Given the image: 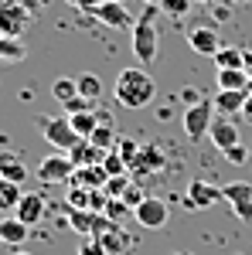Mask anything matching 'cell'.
I'll return each instance as SVG.
<instances>
[{"mask_svg":"<svg viewBox=\"0 0 252 255\" xmlns=\"http://www.w3.org/2000/svg\"><path fill=\"white\" fill-rule=\"evenodd\" d=\"M113 96L123 109H147V106H154L157 99V82L150 72H143L140 65L133 68H123L113 82Z\"/></svg>","mask_w":252,"mask_h":255,"instance_id":"1","label":"cell"},{"mask_svg":"<svg viewBox=\"0 0 252 255\" xmlns=\"http://www.w3.org/2000/svg\"><path fill=\"white\" fill-rule=\"evenodd\" d=\"M157 7L147 3V10L136 17L133 24V55L140 65H154L157 51H160V38H157Z\"/></svg>","mask_w":252,"mask_h":255,"instance_id":"2","label":"cell"},{"mask_svg":"<svg viewBox=\"0 0 252 255\" xmlns=\"http://www.w3.org/2000/svg\"><path fill=\"white\" fill-rule=\"evenodd\" d=\"M38 129H41V136L48 139L55 150H61V153H68L78 139H82L75 129H72L68 116H38Z\"/></svg>","mask_w":252,"mask_h":255,"instance_id":"3","label":"cell"},{"mask_svg":"<svg viewBox=\"0 0 252 255\" xmlns=\"http://www.w3.org/2000/svg\"><path fill=\"white\" fill-rule=\"evenodd\" d=\"M222 201V187H215L208 180H191L188 191H184V211H208Z\"/></svg>","mask_w":252,"mask_h":255,"instance_id":"4","label":"cell"},{"mask_svg":"<svg viewBox=\"0 0 252 255\" xmlns=\"http://www.w3.org/2000/svg\"><path fill=\"white\" fill-rule=\"evenodd\" d=\"M184 136L188 139H205L208 136V129H212L215 123V106L212 102H198L191 109H184Z\"/></svg>","mask_w":252,"mask_h":255,"instance_id":"5","label":"cell"},{"mask_svg":"<svg viewBox=\"0 0 252 255\" xmlns=\"http://www.w3.org/2000/svg\"><path fill=\"white\" fill-rule=\"evenodd\" d=\"M133 218H136L140 228L160 232V228L167 225V218H171V208H167V201H160V197H143V204L133 208Z\"/></svg>","mask_w":252,"mask_h":255,"instance_id":"6","label":"cell"},{"mask_svg":"<svg viewBox=\"0 0 252 255\" xmlns=\"http://www.w3.org/2000/svg\"><path fill=\"white\" fill-rule=\"evenodd\" d=\"M72 174H75V163H72V157H65V153H51V157H44L38 163L41 184H68Z\"/></svg>","mask_w":252,"mask_h":255,"instance_id":"7","label":"cell"},{"mask_svg":"<svg viewBox=\"0 0 252 255\" xmlns=\"http://www.w3.org/2000/svg\"><path fill=\"white\" fill-rule=\"evenodd\" d=\"M92 14H96L99 24H106V27H113V31H123V27H133L136 24L133 14L126 10V3H119V0H102Z\"/></svg>","mask_w":252,"mask_h":255,"instance_id":"8","label":"cell"},{"mask_svg":"<svg viewBox=\"0 0 252 255\" xmlns=\"http://www.w3.org/2000/svg\"><path fill=\"white\" fill-rule=\"evenodd\" d=\"M208 139H212L215 146L225 153V150L239 146V126H235L229 116H218V119L212 123V129H208Z\"/></svg>","mask_w":252,"mask_h":255,"instance_id":"9","label":"cell"},{"mask_svg":"<svg viewBox=\"0 0 252 255\" xmlns=\"http://www.w3.org/2000/svg\"><path fill=\"white\" fill-rule=\"evenodd\" d=\"M188 44H191V51H198V55L215 58V55H218V48H222V38H218V31H215V27H194L191 34H188Z\"/></svg>","mask_w":252,"mask_h":255,"instance_id":"10","label":"cell"},{"mask_svg":"<svg viewBox=\"0 0 252 255\" xmlns=\"http://www.w3.org/2000/svg\"><path fill=\"white\" fill-rule=\"evenodd\" d=\"M106 180H109V174H106V167L102 163H96V167H75V174H72V187H82V191H102L106 187Z\"/></svg>","mask_w":252,"mask_h":255,"instance_id":"11","label":"cell"},{"mask_svg":"<svg viewBox=\"0 0 252 255\" xmlns=\"http://www.w3.org/2000/svg\"><path fill=\"white\" fill-rule=\"evenodd\" d=\"M215 82H218V92H252V79L246 68H218Z\"/></svg>","mask_w":252,"mask_h":255,"instance_id":"12","label":"cell"},{"mask_svg":"<svg viewBox=\"0 0 252 255\" xmlns=\"http://www.w3.org/2000/svg\"><path fill=\"white\" fill-rule=\"evenodd\" d=\"M44 211H48V204H44V197H41V194H24V197H20V204L14 208V218H20L27 228H34L41 218H44Z\"/></svg>","mask_w":252,"mask_h":255,"instance_id":"13","label":"cell"},{"mask_svg":"<svg viewBox=\"0 0 252 255\" xmlns=\"http://www.w3.org/2000/svg\"><path fill=\"white\" fill-rule=\"evenodd\" d=\"M99 242H102V249H106V255H130L133 252V235L126 232V228H119V225H113L106 235H99Z\"/></svg>","mask_w":252,"mask_h":255,"instance_id":"14","label":"cell"},{"mask_svg":"<svg viewBox=\"0 0 252 255\" xmlns=\"http://www.w3.org/2000/svg\"><path fill=\"white\" fill-rule=\"evenodd\" d=\"M106 153H109V150H99L92 139H78L75 146L68 150V157H72V163H75V167H96V163H102V160H106Z\"/></svg>","mask_w":252,"mask_h":255,"instance_id":"15","label":"cell"},{"mask_svg":"<svg viewBox=\"0 0 252 255\" xmlns=\"http://www.w3.org/2000/svg\"><path fill=\"white\" fill-rule=\"evenodd\" d=\"M27 238H31V228H27L20 218H14V215L0 218V245H14V249H17Z\"/></svg>","mask_w":252,"mask_h":255,"instance_id":"16","label":"cell"},{"mask_svg":"<svg viewBox=\"0 0 252 255\" xmlns=\"http://www.w3.org/2000/svg\"><path fill=\"white\" fill-rule=\"evenodd\" d=\"M246 99H249V92H218L212 106H215V113H225V116H235V113H242Z\"/></svg>","mask_w":252,"mask_h":255,"instance_id":"17","label":"cell"},{"mask_svg":"<svg viewBox=\"0 0 252 255\" xmlns=\"http://www.w3.org/2000/svg\"><path fill=\"white\" fill-rule=\"evenodd\" d=\"M147 170H164V157H160L157 146H140V157H136V163H133V174L143 177Z\"/></svg>","mask_w":252,"mask_h":255,"instance_id":"18","label":"cell"},{"mask_svg":"<svg viewBox=\"0 0 252 255\" xmlns=\"http://www.w3.org/2000/svg\"><path fill=\"white\" fill-rule=\"evenodd\" d=\"M0 177L3 180H14V184H24L27 180V167L14 153H0Z\"/></svg>","mask_w":252,"mask_h":255,"instance_id":"19","label":"cell"},{"mask_svg":"<svg viewBox=\"0 0 252 255\" xmlns=\"http://www.w3.org/2000/svg\"><path fill=\"white\" fill-rule=\"evenodd\" d=\"M212 61H215V68H246V51L232 48V44H222Z\"/></svg>","mask_w":252,"mask_h":255,"instance_id":"20","label":"cell"},{"mask_svg":"<svg viewBox=\"0 0 252 255\" xmlns=\"http://www.w3.org/2000/svg\"><path fill=\"white\" fill-rule=\"evenodd\" d=\"M20 197H24L20 184H14V180H3V177H0V211H14V208L20 204Z\"/></svg>","mask_w":252,"mask_h":255,"instance_id":"21","label":"cell"},{"mask_svg":"<svg viewBox=\"0 0 252 255\" xmlns=\"http://www.w3.org/2000/svg\"><path fill=\"white\" fill-rule=\"evenodd\" d=\"M78 96H85L89 102H96L99 106V99H102V82H99L96 72H85V75H78Z\"/></svg>","mask_w":252,"mask_h":255,"instance_id":"22","label":"cell"},{"mask_svg":"<svg viewBox=\"0 0 252 255\" xmlns=\"http://www.w3.org/2000/svg\"><path fill=\"white\" fill-rule=\"evenodd\" d=\"M68 123H72V129H75L82 139H89L92 133H96V126H99V116H96V109H92V113H78V116H68Z\"/></svg>","mask_w":252,"mask_h":255,"instance_id":"23","label":"cell"},{"mask_svg":"<svg viewBox=\"0 0 252 255\" xmlns=\"http://www.w3.org/2000/svg\"><path fill=\"white\" fill-rule=\"evenodd\" d=\"M92 143H96L99 150H116V143H119V133L113 129V126H96V133H92Z\"/></svg>","mask_w":252,"mask_h":255,"instance_id":"24","label":"cell"},{"mask_svg":"<svg viewBox=\"0 0 252 255\" xmlns=\"http://www.w3.org/2000/svg\"><path fill=\"white\" fill-rule=\"evenodd\" d=\"M222 197H225L229 204L252 201V184H225V187H222Z\"/></svg>","mask_w":252,"mask_h":255,"instance_id":"25","label":"cell"},{"mask_svg":"<svg viewBox=\"0 0 252 255\" xmlns=\"http://www.w3.org/2000/svg\"><path fill=\"white\" fill-rule=\"evenodd\" d=\"M51 96H55L61 106H65L68 99L78 96V82H75V79H55V85H51Z\"/></svg>","mask_w":252,"mask_h":255,"instance_id":"26","label":"cell"},{"mask_svg":"<svg viewBox=\"0 0 252 255\" xmlns=\"http://www.w3.org/2000/svg\"><path fill=\"white\" fill-rule=\"evenodd\" d=\"M116 153H119L123 160H126V167L133 170L136 157H140V143H136L133 136H119V143H116Z\"/></svg>","mask_w":252,"mask_h":255,"instance_id":"27","label":"cell"},{"mask_svg":"<svg viewBox=\"0 0 252 255\" xmlns=\"http://www.w3.org/2000/svg\"><path fill=\"white\" fill-rule=\"evenodd\" d=\"M102 215L109 218L113 225H119V221H123L126 215H133V208H130L123 197H109V204H106V211H102Z\"/></svg>","mask_w":252,"mask_h":255,"instance_id":"28","label":"cell"},{"mask_svg":"<svg viewBox=\"0 0 252 255\" xmlns=\"http://www.w3.org/2000/svg\"><path fill=\"white\" fill-rule=\"evenodd\" d=\"M130 184H133V177H130V174H119V177H109L102 191H106V197H123Z\"/></svg>","mask_w":252,"mask_h":255,"instance_id":"29","label":"cell"},{"mask_svg":"<svg viewBox=\"0 0 252 255\" xmlns=\"http://www.w3.org/2000/svg\"><path fill=\"white\" fill-rule=\"evenodd\" d=\"M191 3L194 0H160V10L164 14H171V17H188V10H191Z\"/></svg>","mask_w":252,"mask_h":255,"instance_id":"30","label":"cell"},{"mask_svg":"<svg viewBox=\"0 0 252 255\" xmlns=\"http://www.w3.org/2000/svg\"><path fill=\"white\" fill-rule=\"evenodd\" d=\"M102 167H106V174H109V177H119V174H130V167H126V160L119 157L116 150H109V153H106V160H102Z\"/></svg>","mask_w":252,"mask_h":255,"instance_id":"31","label":"cell"},{"mask_svg":"<svg viewBox=\"0 0 252 255\" xmlns=\"http://www.w3.org/2000/svg\"><path fill=\"white\" fill-rule=\"evenodd\" d=\"M78 255H106V249H102V242L96 235H85L78 242Z\"/></svg>","mask_w":252,"mask_h":255,"instance_id":"32","label":"cell"},{"mask_svg":"<svg viewBox=\"0 0 252 255\" xmlns=\"http://www.w3.org/2000/svg\"><path fill=\"white\" fill-rule=\"evenodd\" d=\"M181 102H184V106H188V109H191V106H198V102H205V99H201V92H198V89H194V85H184V89H181Z\"/></svg>","mask_w":252,"mask_h":255,"instance_id":"33","label":"cell"},{"mask_svg":"<svg viewBox=\"0 0 252 255\" xmlns=\"http://www.w3.org/2000/svg\"><path fill=\"white\" fill-rule=\"evenodd\" d=\"M143 197H147V194L140 191V184H136V180H133V184L126 187V194H123V201H126L130 208H136V204H143Z\"/></svg>","mask_w":252,"mask_h":255,"instance_id":"34","label":"cell"},{"mask_svg":"<svg viewBox=\"0 0 252 255\" xmlns=\"http://www.w3.org/2000/svg\"><path fill=\"white\" fill-rule=\"evenodd\" d=\"M225 160H229V163H232V167H242V163H246V146H242V143H239V146H232V150H225Z\"/></svg>","mask_w":252,"mask_h":255,"instance_id":"35","label":"cell"},{"mask_svg":"<svg viewBox=\"0 0 252 255\" xmlns=\"http://www.w3.org/2000/svg\"><path fill=\"white\" fill-rule=\"evenodd\" d=\"M235 218H242V221H252V201H242V204H232Z\"/></svg>","mask_w":252,"mask_h":255,"instance_id":"36","label":"cell"},{"mask_svg":"<svg viewBox=\"0 0 252 255\" xmlns=\"http://www.w3.org/2000/svg\"><path fill=\"white\" fill-rule=\"evenodd\" d=\"M68 3H75L78 10H96V7L102 3V0H68Z\"/></svg>","mask_w":252,"mask_h":255,"instance_id":"37","label":"cell"},{"mask_svg":"<svg viewBox=\"0 0 252 255\" xmlns=\"http://www.w3.org/2000/svg\"><path fill=\"white\" fill-rule=\"evenodd\" d=\"M242 116L252 119V92H249V99H246V106H242Z\"/></svg>","mask_w":252,"mask_h":255,"instance_id":"38","label":"cell"},{"mask_svg":"<svg viewBox=\"0 0 252 255\" xmlns=\"http://www.w3.org/2000/svg\"><path fill=\"white\" fill-rule=\"evenodd\" d=\"M246 72H249V79H252V51H246Z\"/></svg>","mask_w":252,"mask_h":255,"instance_id":"39","label":"cell"},{"mask_svg":"<svg viewBox=\"0 0 252 255\" xmlns=\"http://www.w3.org/2000/svg\"><path fill=\"white\" fill-rule=\"evenodd\" d=\"M229 3H249V0H229Z\"/></svg>","mask_w":252,"mask_h":255,"instance_id":"40","label":"cell"},{"mask_svg":"<svg viewBox=\"0 0 252 255\" xmlns=\"http://www.w3.org/2000/svg\"><path fill=\"white\" fill-rule=\"evenodd\" d=\"M194 3H215V0H194Z\"/></svg>","mask_w":252,"mask_h":255,"instance_id":"41","label":"cell"},{"mask_svg":"<svg viewBox=\"0 0 252 255\" xmlns=\"http://www.w3.org/2000/svg\"><path fill=\"white\" fill-rule=\"evenodd\" d=\"M143 3H160V0H143Z\"/></svg>","mask_w":252,"mask_h":255,"instance_id":"42","label":"cell"},{"mask_svg":"<svg viewBox=\"0 0 252 255\" xmlns=\"http://www.w3.org/2000/svg\"><path fill=\"white\" fill-rule=\"evenodd\" d=\"M14 255H27V252H14Z\"/></svg>","mask_w":252,"mask_h":255,"instance_id":"43","label":"cell"},{"mask_svg":"<svg viewBox=\"0 0 252 255\" xmlns=\"http://www.w3.org/2000/svg\"><path fill=\"white\" fill-rule=\"evenodd\" d=\"M235 255H246V252H235Z\"/></svg>","mask_w":252,"mask_h":255,"instance_id":"44","label":"cell"},{"mask_svg":"<svg viewBox=\"0 0 252 255\" xmlns=\"http://www.w3.org/2000/svg\"><path fill=\"white\" fill-rule=\"evenodd\" d=\"M119 3H126V0H119Z\"/></svg>","mask_w":252,"mask_h":255,"instance_id":"45","label":"cell"}]
</instances>
